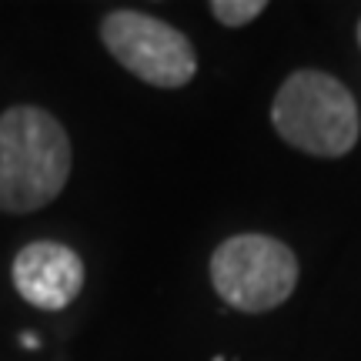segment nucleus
<instances>
[{
  "label": "nucleus",
  "instance_id": "4",
  "mask_svg": "<svg viewBox=\"0 0 361 361\" xmlns=\"http://www.w3.org/2000/svg\"><path fill=\"white\" fill-rule=\"evenodd\" d=\"M101 40L117 64L151 87H184L197 74L191 40L151 13L111 11L101 24Z\"/></svg>",
  "mask_w": 361,
  "mask_h": 361
},
{
  "label": "nucleus",
  "instance_id": "5",
  "mask_svg": "<svg viewBox=\"0 0 361 361\" xmlns=\"http://www.w3.org/2000/svg\"><path fill=\"white\" fill-rule=\"evenodd\" d=\"M17 295L44 311L67 308L84 288V261L74 247L57 241H34L17 251L11 264Z\"/></svg>",
  "mask_w": 361,
  "mask_h": 361
},
{
  "label": "nucleus",
  "instance_id": "6",
  "mask_svg": "<svg viewBox=\"0 0 361 361\" xmlns=\"http://www.w3.org/2000/svg\"><path fill=\"white\" fill-rule=\"evenodd\" d=\"M264 0H214L211 13L218 17V24L224 27H245L251 24L258 13H264Z\"/></svg>",
  "mask_w": 361,
  "mask_h": 361
},
{
  "label": "nucleus",
  "instance_id": "8",
  "mask_svg": "<svg viewBox=\"0 0 361 361\" xmlns=\"http://www.w3.org/2000/svg\"><path fill=\"white\" fill-rule=\"evenodd\" d=\"M358 44H361V24H358Z\"/></svg>",
  "mask_w": 361,
  "mask_h": 361
},
{
  "label": "nucleus",
  "instance_id": "2",
  "mask_svg": "<svg viewBox=\"0 0 361 361\" xmlns=\"http://www.w3.org/2000/svg\"><path fill=\"white\" fill-rule=\"evenodd\" d=\"M271 124L291 147L314 157H345L361 134L355 94L314 67L295 71L278 87Z\"/></svg>",
  "mask_w": 361,
  "mask_h": 361
},
{
  "label": "nucleus",
  "instance_id": "1",
  "mask_svg": "<svg viewBox=\"0 0 361 361\" xmlns=\"http://www.w3.org/2000/svg\"><path fill=\"white\" fill-rule=\"evenodd\" d=\"M71 178V137L54 114L20 104L0 114V211L47 207Z\"/></svg>",
  "mask_w": 361,
  "mask_h": 361
},
{
  "label": "nucleus",
  "instance_id": "3",
  "mask_svg": "<svg viewBox=\"0 0 361 361\" xmlns=\"http://www.w3.org/2000/svg\"><path fill=\"white\" fill-rule=\"evenodd\" d=\"M211 284L228 308L261 314L295 295L298 258L278 238L234 234L211 255Z\"/></svg>",
  "mask_w": 361,
  "mask_h": 361
},
{
  "label": "nucleus",
  "instance_id": "7",
  "mask_svg": "<svg viewBox=\"0 0 361 361\" xmlns=\"http://www.w3.org/2000/svg\"><path fill=\"white\" fill-rule=\"evenodd\" d=\"M20 345H24V348H37L40 341H37L34 335H24V338H20Z\"/></svg>",
  "mask_w": 361,
  "mask_h": 361
}]
</instances>
